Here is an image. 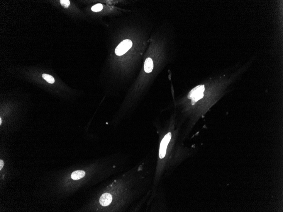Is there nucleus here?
Here are the masks:
<instances>
[{
  "label": "nucleus",
  "mask_w": 283,
  "mask_h": 212,
  "mask_svg": "<svg viewBox=\"0 0 283 212\" xmlns=\"http://www.w3.org/2000/svg\"><path fill=\"white\" fill-rule=\"evenodd\" d=\"M103 8V6L101 4H98L92 6L91 10L93 12H99L102 10Z\"/></svg>",
  "instance_id": "8"
},
{
  "label": "nucleus",
  "mask_w": 283,
  "mask_h": 212,
  "mask_svg": "<svg viewBox=\"0 0 283 212\" xmlns=\"http://www.w3.org/2000/svg\"><path fill=\"white\" fill-rule=\"evenodd\" d=\"M132 46V42L129 40H125L119 44L115 50V53L118 56L126 53Z\"/></svg>",
  "instance_id": "2"
},
{
  "label": "nucleus",
  "mask_w": 283,
  "mask_h": 212,
  "mask_svg": "<svg viewBox=\"0 0 283 212\" xmlns=\"http://www.w3.org/2000/svg\"><path fill=\"white\" fill-rule=\"evenodd\" d=\"M112 196L110 194L105 193L100 197L99 202L102 206L106 207L109 205L112 201Z\"/></svg>",
  "instance_id": "4"
},
{
  "label": "nucleus",
  "mask_w": 283,
  "mask_h": 212,
  "mask_svg": "<svg viewBox=\"0 0 283 212\" xmlns=\"http://www.w3.org/2000/svg\"><path fill=\"white\" fill-rule=\"evenodd\" d=\"M60 1L62 6L65 8H67L70 4V1L69 0H61Z\"/></svg>",
  "instance_id": "9"
},
{
  "label": "nucleus",
  "mask_w": 283,
  "mask_h": 212,
  "mask_svg": "<svg viewBox=\"0 0 283 212\" xmlns=\"http://www.w3.org/2000/svg\"><path fill=\"white\" fill-rule=\"evenodd\" d=\"M153 68V60L150 58H148L145 60L144 64V70L146 73H150L152 72Z\"/></svg>",
  "instance_id": "5"
},
{
  "label": "nucleus",
  "mask_w": 283,
  "mask_h": 212,
  "mask_svg": "<svg viewBox=\"0 0 283 212\" xmlns=\"http://www.w3.org/2000/svg\"><path fill=\"white\" fill-rule=\"evenodd\" d=\"M85 172L82 170L74 171L71 175V177L74 180H79L84 176Z\"/></svg>",
  "instance_id": "6"
},
{
  "label": "nucleus",
  "mask_w": 283,
  "mask_h": 212,
  "mask_svg": "<svg viewBox=\"0 0 283 212\" xmlns=\"http://www.w3.org/2000/svg\"><path fill=\"white\" fill-rule=\"evenodd\" d=\"M205 91L204 85H200L193 88L189 94V99L191 100L192 104L202 98L204 97V93Z\"/></svg>",
  "instance_id": "1"
},
{
  "label": "nucleus",
  "mask_w": 283,
  "mask_h": 212,
  "mask_svg": "<svg viewBox=\"0 0 283 212\" xmlns=\"http://www.w3.org/2000/svg\"><path fill=\"white\" fill-rule=\"evenodd\" d=\"M171 136H171V133H168L165 136L164 138L162 140L160 145V152H159V157L160 158H163L165 156L167 148L171 139Z\"/></svg>",
  "instance_id": "3"
},
{
  "label": "nucleus",
  "mask_w": 283,
  "mask_h": 212,
  "mask_svg": "<svg viewBox=\"0 0 283 212\" xmlns=\"http://www.w3.org/2000/svg\"><path fill=\"white\" fill-rule=\"evenodd\" d=\"M2 123V119L1 118H0V124H1Z\"/></svg>",
  "instance_id": "11"
},
{
  "label": "nucleus",
  "mask_w": 283,
  "mask_h": 212,
  "mask_svg": "<svg viewBox=\"0 0 283 212\" xmlns=\"http://www.w3.org/2000/svg\"><path fill=\"white\" fill-rule=\"evenodd\" d=\"M43 78L48 83L53 84L55 82V79L53 77L48 74H43L42 75Z\"/></svg>",
  "instance_id": "7"
},
{
  "label": "nucleus",
  "mask_w": 283,
  "mask_h": 212,
  "mask_svg": "<svg viewBox=\"0 0 283 212\" xmlns=\"http://www.w3.org/2000/svg\"><path fill=\"white\" fill-rule=\"evenodd\" d=\"M4 165V162L3 160H0V170H2L3 167Z\"/></svg>",
  "instance_id": "10"
}]
</instances>
